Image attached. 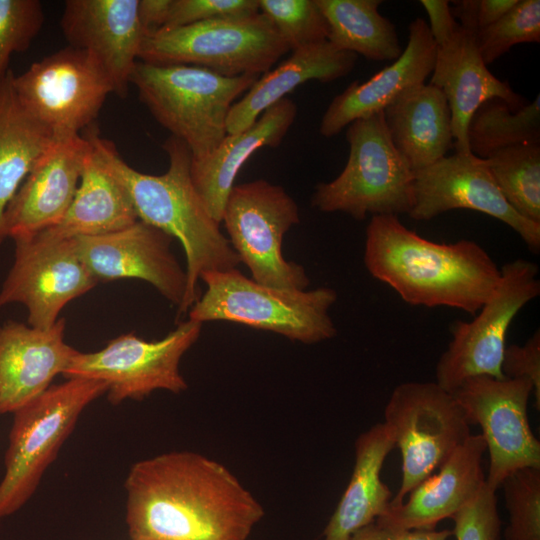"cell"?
I'll return each instance as SVG.
<instances>
[{
	"instance_id": "1",
	"label": "cell",
	"mask_w": 540,
	"mask_h": 540,
	"mask_svg": "<svg viewBox=\"0 0 540 540\" xmlns=\"http://www.w3.org/2000/svg\"><path fill=\"white\" fill-rule=\"evenodd\" d=\"M124 487L129 540H247L265 513L228 468L192 451L136 462Z\"/></svg>"
},
{
	"instance_id": "2",
	"label": "cell",
	"mask_w": 540,
	"mask_h": 540,
	"mask_svg": "<svg viewBox=\"0 0 540 540\" xmlns=\"http://www.w3.org/2000/svg\"><path fill=\"white\" fill-rule=\"evenodd\" d=\"M364 264L407 304L446 306L475 315L497 287L501 271L477 242L438 243L407 228L394 215L372 216Z\"/></svg>"
},
{
	"instance_id": "3",
	"label": "cell",
	"mask_w": 540,
	"mask_h": 540,
	"mask_svg": "<svg viewBox=\"0 0 540 540\" xmlns=\"http://www.w3.org/2000/svg\"><path fill=\"white\" fill-rule=\"evenodd\" d=\"M86 136L127 191L138 219L181 243L186 256L187 286L178 313H186L201 296V273L231 270L241 263L193 185L188 146L174 136L165 140L163 149L169 167L161 175H152L132 168L111 141L92 129Z\"/></svg>"
},
{
	"instance_id": "4",
	"label": "cell",
	"mask_w": 540,
	"mask_h": 540,
	"mask_svg": "<svg viewBox=\"0 0 540 540\" xmlns=\"http://www.w3.org/2000/svg\"><path fill=\"white\" fill-rule=\"evenodd\" d=\"M258 77H226L194 65L138 60L130 83L153 118L186 143L192 159H201L227 135L231 106Z\"/></svg>"
},
{
	"instance_id": "5",
	"label": "cell",
	"mask_w": 540,
	"mask_h": 540,
	"mask_svg": "<svg viewBox=\"0 0 540 540\" xmlns=\"http://www.w3.org/2000/svg\"><path fill=\"white\" fill-rule=\"evenodd\" d=\"M206 290L189 310V320L229 321L280 334L291 341L315 344L336 336L329 310L337 293L329 287L313 290L266 286L237 268L205 271Z\"/></svg>"
},
{
	"instance_id": "6",
	"label": "cell",
	"mask_w": 540,
	"mask_h": 540,
	"mask_svg": "<svg viewBox=\"0 0 540 540\" xmlns=\"http://www.w3.org/2000/svg\"><path fill=\"white\" fill-rule=\"evenodd\" d=\"M346 139L349 155L344 169L335 179L316 185L311 205L358 221L367 215H409L415 172L394 147L383 112L350 123Z\"/></svg>"
},
{
	"instance_id": "7",
	"label": "cell",
	"mask_w": 540,
	"mask_h": 540,
	"mask_svg": "<svg viewBox=\"0 0 540 540\" xmlns=\"http://www.w3.org/2000/svg\"><path fill=\"white\" fill-rule=\"evenodd\" d=\"M106 392L103 381L68 378L13 413L0 481V519L27 503L81 413Z\"/></svg>"
},
{
	"instance_id": "8",
	"label": "cell",
	"mask_w": 540,
	"mask_h": 540,
	"mask_svg": "<svg viewBox=\"0 0 540 540\" xmlns=\"http://www.w3.org/2000/svg\"><path fill=\"white\" fill-rule=\"evenodd\" d=\"M288 51L273 24L259 12L248 18L217 19L148 32L139 60L194 65L226 77L261 76Z\"/></svg>"
},
{
	"instance_id": "9",
	"label": "cell",
	"mask_w": 540,
	"mask_h": 540,
	"mask_svg": "<svg viewBox=\"0 0 540 540\" xmlns=\"http://www.w3.org/2000/svg\"><path fill=\"white\" fill-rule=\"evenodd\" d=\"M384 419L402 456V480L391 505L402 503L471 435L463 408L436 382L396 386L385 406Z\"/></svg>"
},
{
	"instance_id": "10",
	"label": "cell",
	"mask_w": 540,
	"mask_h": 540,
	"mask_svg": "<svg viewBox=\"0 0 540 540\" xmlns=\"http://www.w3.org/2000/svg\"><path fill=\"white\" fill-rule=\"evenodd\" d=\"M221 222L251 279L276 288H307L304 267L282 254L285 233L300 222L297 203L282 186L264 179L234 185Z\"/></svg>"
},
{
	"instance_id": "11",
	"label": "cell",
	"mask_w": 540,
	"mask_h": 540,
	"mask_svg": "<svg viewBox=\"0 0 540 540\" xmlns=\"http://www.w3.org/2000/svg\"><path fill=\"white\" fill-rule=\"evenodd\" d=\"M202 325L188 319L155 341L144 340L134 332L122 334L98 351H78L62 375L66 379L103 381L112 405L125 400H143L156 390L181 393L188 385L179 364L198 340Z\"/></svg>"
},
{
	"instance_id": "12",
	"label": "cell",
	"mask_w": 540,
	"mask_h": 540,
	"mask_svg": "<svg viewBox=\"0 0 540 540\" xmlns=\"http://www.w3.org/2000/svg\"><path fill=\"white\" fill-rule=\"evenodd\" d=\"M500 281L472 321H455L452 339L436 364V383L452 393L470 377L504 378L506 336L522 308L540 294L539 267L519 258L500 268Z\"/></svg>"
},
{
	"instance_id": "13",
	"label": "cell",
	"mask_w": 540,
	"mask_h": 540,
	"mask_svg": "<svg viewBox=\"0 0 540 540\" xmlns=\"http://www.w3.org/2000/svg\"><path fill=\"white\" fill-rule=\"evenodd\" d=\"M13 84L25 108L55 139L78 135L90 126L114 93L99 61L69 45L14 74Z\"/></svg>"
},
{
	"instance_id": "14",
	"label": "cell",
	"mask_w": 540,
	"mask_h": 540,
	"mask_svg": "<svg viewBox=\"0 0 540 540\" xmlns=\"http://www.w3.org/2000/svg\"><path fill=\"white\" fill-rule=\"evenodd\" d=\"M533 393L526 379L474 376L463 381L453 396L468 423L477 424L489 453L486 484L497 490L512 472L540 468V442L528 420V401Z\"/></svg>"
},
{
	"instance_id": "15",
	"label": "cell",
	"mask_w": 540,
	"mask_h": 540,
	"mask_svg": "<svg viewBox=\"0 0 540 540\" xmlns=\"http://www.w3.org/2000/svg\"><path fill=\"white\" fill-rule=\"evenodd\" d=\"M13 265L0 290V309L23 304L28 325L48 329L62 309L98 283L82 261L74 238H18Z\"/></svg>"
},
{
	"instance_id": "16",
	"label": "cell",
	"mask_w": 540,
	"mask_h": 540,
	"mask_svg": "<svg viewBox=\"0 0 540 540\" xmlns=\"http://www.w3.org/2000/svg\"><path fill=\"white\" fill-rule=\"evenodd\" d=\"M454 209L489 215L513 229L534 254L540 251V224L519 215L505 200L485 159L455 153L415 172L409 216L428 221Z\"/></svg>"
},
{
	"instance_id": "17",
	"label": "cell",
	"mask_w": 540,
	"mask_h": 540,
	"mask_svg": "<svg viewBox=\"0 0 540 540\" xmlns=\"http://www.w3.org/2000/svg\"><path fill=\"white\" fill-rule=\"evenodd\" d=\"M74 239L82 261L98 282L144 280L178 309L181 307L186 271L171 251L173 238L164 231L137 220L114 232Z\"/></svg>"
},
{
	"instance_id": "18",
	"label": "cell",
	"mask_w": 540,
	"mask_h": 540,
	"mask_svg": "<svg viewBox=\"0 0 540 540\" xmlns=\"http://www.w3.org/2000/svg\"><path fill=\"white\" fill-rule=\"evenodd\" d=\"M89 140L80 134L55 139L28 173L3 215L5 239L30 237L56 226L77 192Z\"/></svg>"
},
{
	"instance_id": "19",
	"label": "cell",
	"mask_w": 540,
	"mask_h": 540,
	"mask_svg": "<svg viewBox=\"0 0 540 540\" xmlns=\"http://www.w3.org/2000/svg\"><path fill=\"white\" fill-rule=\"evenodd\" d=\"M139 0H66L60 26L69 46L92 54L109 76L114 94L126 97L145 30Z\"/></svg>"
},
{
	"instance_id": "20",
	"label": "cell",
	"mask_w": 540,
	"mask_h": 540,
	"mask_svg": "<svg viewBox=\"0 0 540 540\" xmlns=\"http://www.w3.org/2000/svg\"><path fill=\"white\" fill-rule=\"evenodd\" d=\"M64 331V318L48 329L0 324V414L14 413L63 374L78 352L64 341Z\"/></svg>"
},
{
	"instance_id": "21",
	"label": "cell",
	"mask_w": 540,
	"mask_h": 540,
	"mask_svg": "<svg viewBox=\"0 0 540 540\" xmlns=\"http://www.w3.org/2000/svg\"><path fill=\"white\" fill-rule=\"evenodd\" d=\"M476 24L460 25L443 45L436 47L430 84L444 93L452 116L456 153H471L467 141L469 121L481 104L497 98L514 110L525 105L508 82L494 76L484 63L476 40Z\"/></svg>"
},
{
	"instance_id": "22",
	"label": "cell",
	"mask_w": 540,
	"mask_h": 540,
	"mask_svg": "<svg viewBox=\"0 0 540 540\" xmlns=\"http://www.w3.org/2000/svg\"><path fill=\"white\" fill-rule=\"evenodd\" d=\"M435 57L436 44L427 22L414 19L400 57L367 81H353L335 96L322 116L320 134L333 137L353 121L383 111L407 89L425 83L433 71Z\"/></svg>"
},
{
	"instance_id": "23",
	"label": "cell",
	"mask_w": 540,
	"mask_h": 540,
	"mask_svg": "<svg viewBox=\"0 0 540 540\" xmlns=\"http://www.w3.org/2000/svg\"><path fill=\"white\" fill-rule=\"evenodd\" d=\"M486 444L481 434L470 435L432 474L412 489L406 502L391 505L375 520L403 529H435L467 504L486 481L482 467Z\"/></svg>"
},
{
	"instance_id": "24",
	"label": "cell",
	"mask_w": 540,
	"mask_h": 540,
	"mask_svg": "<svg viewBox=\"0 0 540 540\" xmlns=\"http://www.w3.org/2000/svg\"><path fill=\"white\" fill-rule=\"evenodd\" d=\"M297 115V106L284 98L264 111L247 129L227 134L208 156L192 159L193 185L211 216L220 224L226 200L246 161L263 147L280 145Z\"/></svg>"
},
{
	"instance_id": "25",
	"label": "cell",
	"mask_w": 540,
	"mask_h": 540,
	"mask_svg": "<svg viewBox=\"0 0 540 540\" xmlns=\"http://www.w3.org/2000/svg\"><path fill=\"white\" fill-rule=\"evenodd\" d=\"M356 60V54L339 50L328 41L293 50L276 68L259 76L231 106L227 134L247 129L264 111L308 81L329 83L347 76Z\"/></svg>"
},
{
	"instance_id": "26",
	"label": "cell",
	"mask_w": 540,
	"mask_h": 540,
	"mask_svg": "<svg viewBox=\"0 0 540 540\" xmlns=\"http://www.w3.org/2000/svg\"><path fill=\"white\" fill-rule=\"evenodd\" d=\"M382 112L394 147L414 172L445 157L453 147L448 101L430 83L407 89Z\"/></svg>"
},
{
	"instance_id": "27",
	"label": "cell",
	"mask_w": 540,
	"mask_h": 540,
	"mask_svg": "<svg viewBox=\"0 0 540 540\" xmlns=\"http://www.w3.org/2000/svg\"><path fill=\"white\" fill-rule=\"evenodd\" d=\"M394 448L393 433L384 422L358 436L350 481L320 540H349L387 511L391 492L381 480L380 472Z\"/></svg>"
},
{
	"instance_id": "28",
	"label": "cell",
	"mask_w": 540,
	"mask_h": 540,
	"mask_svg": "<svg viewBox=\"0 0 540 540\" xmlns=\"http://www.w3.org/2000/svg\"><path fill=\"white\" fill-rule=\"evenodd\" d=\"M89 143L80 183L65 216L56 226L35 235L47 240L96 236L139 220L127 191Z\"/></svg>"
},
{
	"instance_id": "29",
	"label": "cell",
	"mask_w": 540,
	"mask_h": 540,
	"mask_svg": "<svg viewBox=\"0 0 540 540\" xmlns=\"http://www.w3.org/2000/svg\"><path fill=\"white\" fill-rule=\"evenodd\" d=\"M12 69L0 81V244L4 211L41 156L54 143L53 134L22 104Z\"/></svg>"
},
{
	"instance_id": "30",
	"label": "cell",
	"mask_w": 540,
	"mask_h": 540,
	"mask_svg": "<svg viewBox=\"0 0 540 540\" xmlns=\"http://www.w3.org/2000/svg\"><path fill=\"white\" fill-rule=\"evenodd\" d=\"M335 48L372 61L397 60L403 52L394 24L378 10L381 0H316Z\"/></svg>"
},
{
	"instance_id": "31",
	"label": "cell",
	"mask_w": 540,
	"mask_h": 540,
	"mask_svg": "<svg viewBox=\"0 0 540 540\" xmlns=\"http://www.w3.org/2000/svg\"><path fill=\"white\" fill-rule=\"evenodd\" d=\"M470 152L482 159L521 143H540V95L514 110L497 98L487 100L471 117L467 128Z\"/></svg>"
},
{
	"instance_id": "32",
	"label": "cell",
	"mask_w": 540,
	"mask_h": 540,
	"mask_svg": "<svg viewBox=\"0 0 540 540\" xmlns=\"http://www.w3.org/2000/svg\"><path fill=\"white\" fill-rule=\"evenodd\" d=\"M485 160L509 205L525 219L540 224V143L505 147Z\"/></svg>"
},
{
	"instance_id": "33",
	"label": "cell",
	"mask_w": 540,
	"mask_h": 540,
	"mask_svg": "<svg viewBox=\"0 0 540 540\" xmlns=\"http://www.w3.org/2000/svg\"><path fill=\"white\" fill-rule=\"evenodd\" d=\"M258 4L289 50L327 41L328 24L316 0H258Z\"/></svg>"
},
{
	"instance_id": "34",
	"label": "cell",
	"mask_w": 540,
	"mask_h": 540,
	"mask_svg": "<svg viewBox=\"0 0 540 540\" xmlns=\"http://www.w3.org/2000/svg\"><path fill=\"white\" fill-rule=\"evenodd\" d=\"M509 523L506 540H540V468L526 467L501 483Z\"/></svg>"
},
{
	"instance_id": "35",
	"label": "cell",
	"mask_w": 540,
	"mask_h": 540,
	"mask_svg": "<svg viewBox=\"0 0 540 540\" xmlns=\"http://www.w3.org/2000/svg\"><path fill=\"white\" fill-rule=\"evenodd\" d=\"M476 40L486 65L495 62L517 44L539 43L540 1L518 0L500 20L479 29Z\"/></svg>"
},
{
	"instance_id": "36",
	"label": "cell",
	"mask_w": 540,
	"mask_h": 540,
	"mask_svg": "<svg viewBox=\"0 0 540 540\" xmlns=\"http://www.w3.org/2000/svg\"><path fill=\"white\" fill-rule=\"evenodd\" d=\"M44 21L39 0H0V81L11 70V56L30 47Z\"/></svg>"
},
{
	"instance_id": "37",
	"label": "cell",
	"mask_w": 540,
	"mask_h": 540,
	"mask_svg": "<svg viewBox=\"0 0 540 540\" xmlns=\"http://www.w3.org/2000/svg\"><path fill=\"white\" fill-rule=\"evenodd\" d=\"M457 540H500L501 521L496 491L486 481L479 492L452 517Z\"/></svg>"
},
{
	"instance_id": "38",
	"label": "cell",
	"mask_w": 540,
	"mask_h": 540,
	"mask_svg": "<svg viewBox=\"0 0 540 540\" xmlns=\"http://www.w3.org/2000/svg\"><path fill=\"white\" fill-rule=\"evenodd\" d=\"M260 12L258 0H171L164 27L232 18H248Z\"/></svg>"
},
{
	"instance_id": "39",
	"label": "cell",
	"mask_w": 540,
	"mask_h": 540,
	"mask_svg": "<svg viewBox=\"0 0 540 540\" xmlns=\"http://www.w3.org/2000/svg\"><path fill=\"white\" fill-rule=\"evenodd\" d=\"M501 372L510 379H526L533 386L535 406L540 409V332L535 331L523 344L506 346Z\"/></svg>"
},
{
	"instance_id": "40",
	"label": "cell",
	"mask_w": 540,
	"mask_h": 540,
	"mask_svg": "<svg viewBox=\"0 0 540 540\" xmlns=\"http://www.w3.org/2000/svg\"><path fill=\"white\" fill-rule=\"evenodd\" d=\"M450 530L403 529L384 526L375 521L357 532L349 540H447Z\"/></svg>"
},
{
	"instance_id": "41",
	"label": "cell",
	"mask_w": 540,
	"mask_h": 540,
	"mask_svg": "<svg viewBox=\"0 0 540 540\" xmlns=\"http://www.w3.org/2000/svg\"><path fill=\"white\" fill-rule=\"evenodd\" d=\"M421 5L429 17V31L439 47L450 40L459 27L446 0H421Z\"/></svg>"
},
{
	"instance_id": "42",
	"label": "cell",
	"mask_w": 540,
	"mask_h": 540,
	"mask_svg": "<svg viewBox=\"0 0 540 540\" xmlns=\"http://www.w3.org/2000/svg\"><path fill=\"white\" fill-rule=\"evenodd\" d=\"M171 0H139L138 13L145 34L164 27Z\"/></svg>"
},
{
	"instance_id": "43",
	"label": "cell",
	"mask_w": 540,
	"mask_h": 540,
	"mask_svg": "<svg viewBox=\"0 0 540 540\" xmlns=\"http://www.w3.org/2000/svg\"><path fill=\"white\" fill-rule=\"evenodd\" d=\"M517 2L518 0H478L476 12L478 30L500 20Z\"/></svg>"
}]
</instances>
